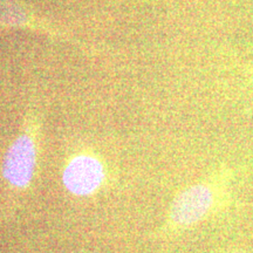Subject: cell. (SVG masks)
<instances>
[{
	"mask_svg": "<svg viewBox=\"0 0 253 253\" xmlns=\"http://www.w3.org/2000/svg\"><path fill=\"white\" fill-rule=\"evenodd\" d=\"M36 253H39V252H36Z\"/></svg>",
	"mask_w": 253,
	"mask_h": 253,
	"instance_id": "obj_4",
	"label": "cell"
},
{
	"mask_svg": "<svg viewBox=\"0 0 253 253\" xmlns=\"http://www.w3.org/2000/svg\"><path fill=\"white\" fill-rule=\"evenodd\" d=\"M218 190L210 182L190 185L176 196L168 211L164 229L167 233H177L203 221L218 205Z\"/></svg>",
	"mask_w": 253,
	"mask_h": 253,
	"instance_id": "obj_1",
	"label": "cell"
},
{
	"mask_svg": "<svg viewBox=\"0 0 253 253\" xmlns=\"http://www.w3.org/2000/svg\"><path fill=\"white\" fill-rule=\"evenodd\" d=\"M106 181V170L97 157L79 154L72 157L63 168L62 184L69 194L88 197L100 190Z\"/></svg>",
	"mask_w": 253,
	"mask_h": 253,
	"instance_id": "obj_3",
	"label": "cell"
},
{
	"mask_svg": "<svg viewBox=\"0 0 253 253\" xmlns=\"http://www.w3.org/2000/svg\"><path fill=\"white\" fill-rule=\"evenodd\" d=\"M38 131L39 126L34 119L6 151L2 162V177L9 188L24 194L30 188L36 175L38 163Z\"/></svg>",
	"mask_w": 253,
	"mask_h": 253,
	"instance_id": "obj_2",
	"label": "cell"
}]
</instances>
